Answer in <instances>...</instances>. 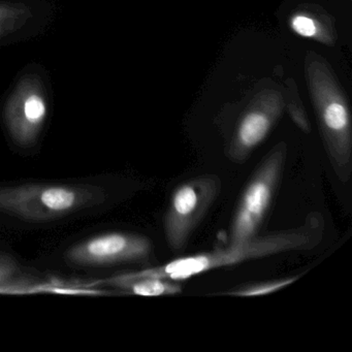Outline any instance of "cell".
Returning <instances> with one entry per match:
<instances>
[{"mask_svg": "<svg viewBox=\"0 0 352 352\" xmlns=\"http://www.w3.org/2000/svg\"><path fill=\"white\" fill-rule=\"evenodd\" d=\"M298 279V277L282 278V279L271 280V281L259 282V283L248 284L223 292V296H241V298H250V296H267L273 292H279L287 287L290 284Z\"/></svg>", "mask_w": 352, "mask_h": 352, "instance_id": "12", "label": "cell"}, {"mask_svg": "<svg viewBox=\"0 0 352 352\" xmlns=\"http://www.w3.org/2000/svg\"><path fill=\"white\" fill-rule=\"evenodd\" d=\"M151 252L147 236L115 232L77 243L65 252V259L77 267H108L146 261Z\"/></svg>", "mask_w": 352, "mask_h": 352, "instance_id": "7", "label": "cell"}, {"mask_svg": "<svg viewBox=\"0 0 352 352\" xmlns=\"http://www.w3.org/2000/svg\"><path fill=\"white\" fill-rule=\"evenodd\" d=\"M106 193L88 184H22L0 187V211L25 221L48 222L100 205Z\"/></svg>", "mask_w": 352, "mask_h": 352, "instance_id": "3", "label": "cell"}, {"mask_svg": "<svg viewBox=\"0 0 352 352\" xmlns=\"http://www.w3.org/2000/svg\"><path fill=\"white\" fill-rule=\"evenodd\" d=\"M107 282L112 287L135 296H175L182 292V286L177 281L142 275L139 272L114 276Z\"/></svg>", "mask_w": 352, "mask_h": 352, "instance_id": "9", "label": "cell"}, {"mask_svg": "<svg viewBox=\"0 0 352 352\" xmlns=\"http://www.w3.org/2000/svg\"><path fill=\"white\" fill-rule=\"evenodd\" d=\"M286 156L287 145L281 142L275 145L257 166L232 218L228 246L244 244L258 234L281 181Z\"/></svg>", "mask_w": 352, "mask_h": 352, "instance_id": "4", "label": "cell"}, {"mask_svg": "<svg viewBox=\"0 0 352 352\" xmlns=\"http://www.w3.org/2000/svg\"><path fill=\"white\" fill-rule=\"evenodd\" d=\"M305 72L331 168L342 182H347L352 170V125L345 92L320 55L314 52L307 54Z\"/></svg>", "mask_w": 352, "mask_h": 352, "instance_id": "2", "label": "cell"}, {"mask_svg": "<svg viewBox=\"0 0 352 352\" xmlns=\"http://www.w3.org/2000/svg\"><path fill=\"white\" fill-rule=\"evenodd\" d=\"M292 32L304 38H313L325 45L335 43V28L331 26L327 17L321 18L310 10H298L289 18Z\"/></svg>", "mask_w": 352, "mask_h": 352, "instance_id": "10", "label": "cell"}, {"mask_svg": "<svg viewBox=\"0 0 352 352\" xmlns=\"http://www.w3.org/2000/svg\"><path fill=\"white\" fill-rule=\"evenodd\" d=\"M49 104L43 84L24 78L8 100L5 120L12 140L20 147H32L42 133Z\"/></svg>", "mask_w": 352, "mask_h": 352, "instance_id": "8", "label": "cell"}, {"mask_svg": "<svg viewBox=\"0 0 352 352\" xmlns=\"http://www.w3.org/2000/svg\"><path fill=\"white\" fill-rule=\"evenodd\" d=\"M34 18L26 3L0 1V40L19 32Z\"/></svg>", "mask_w": 352, "mask_h": 352, "instance_id": "11", "label": "cell"}, {"mask_svg": "<svg viewBox=\"0 0 352 352\" xmlns=\"http://www.w3.org/2000/svg\"><path fill=\"white\" fill-rule=\"evenodd\" d=\"M286 107L281 91L265 89L258 92L239 117L228 138L226 155L234 164H244L252 152L267 139Z\"/></svg>", "mask_w": 352, "mask_h": 352, "instance_id": "6", "label": "cell"}, {"mask_svg": "<svg viewBox=\"0 0 352 352\" xmlns=\"http://www.w3.org/2000/svg\"><path fill=\"white\" fill-rule=\"evenodd\" d=\"M18 272V265L11 257L0 255V289L13 285Z\"/></svg>", "mask_w": 352, "mask_h": 352, "instance_id": "13", "label": "cell"}, {"mask_svg": "<svg viewBox=\"0 0 352 352\" xmlns=\"http://www.w3.org/2000/svg\"><path fill=\"white\" fill-rule=\"evenodd\" d=\"M322 230L323 219L320 214H312L298 228L255 236L239 246H228L226 249L180 257L166 265L138 272L142 275L180 281L218 267L244 263L249 259L289 251L310 250L320 242Z\"/></svg>", "mask_w": 352, "mask_h": 352, "instance_id": "1", "label": "cell"}, {"mask_svg": "<svg viewBox=\"0 0 352 352\" xmlns=\"http://www.w3.org/2000/svg\"><path fill=\"white\" fill-rule=\"evenodd\" d=\"M221 190L216 175H203L178 187L170 197L164 220V236L173 251L183 250Z\"/></svg>", "mask_w": 352, "mask_h": 352, "instance_id": "5", "label": "cell"}]
</instances>
